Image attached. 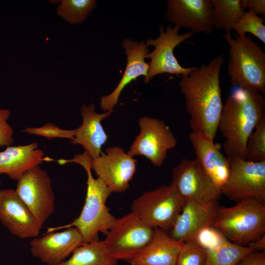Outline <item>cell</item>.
I'll return each mask as SVG.
<instances>
[{
	"label": "cell",
	"instance_id": "cell-1",
	"mask_svg": "<svg viewBox=\"0 0 265 265\" xmlns=\"http://www.w3.org/2000/svg\"><path fill=\"white\" fill-rule=\"evenodd\" d=\"M224 61L223 54L218 55L208 64L194 67L189 74L181 76L178 82L192 132L212 140L216 134L223 105L220 74Z\"/></svg>",
	"mask_w": 265,
	"mask_h": 265
},
{
	"label": "cell",
	"instance_id": "cell-2",
	"mask_svg": "<svg viewBox=\"0 0 265 265\" xmlns=\"http://www.w3.org/2000/svg\"><path fill=\"white\" fill-rule=\"evenodd\" d=\"M265 100L261 94L238 88L223 105L218 129L225 139L223 148L227 156L245 159L250 135L265 117Z\"/></svg>",
	"mask_w": 265,
	"mask_h": 265
},
{
	"label": "cell",
	"instance_id": "cell-3",
	"mask_svg": "<svg viewBox=\"0 0 265 265\" xmlns=\"http://www.w3.org/2000/svg\"><path fill=\"white\" fill-rule=\"evenodd\" d=\"M91 159L85 152L70 159V162L80 164L86 171L87 190L85 203L80 215L70 224L62 227L76 228L81 234L84 243L99 240V233L106 235L117 220L106 205V200L112 191L100 178L93 177Z\"/></svg>",
	"mask_w": 265,
	"mask_h": 265
},
{
	"label": "cell",
	"instance_id": "cell-4",
	"mask_svg": "<svg viewBox=\"0 0 265 265\" xmlns=\"http://www.w3.org/2000/svg\"><path fill=\"white\" fill-rule=\"evenodd\" d=\"M229 46L228 74L231 84L265 94V53L250 37L222 34Z\"/></svg>",
	"mask_w": 265,
	"mask_h": 265
},
{
	"label": "cell",
	"instance_id": "cell-5",
	"mask_svg": "<svg viewBox=\"0 0 265 265\" xmlns=\"http://www.w3.org/2000/svg\"><path fill=\"white\" fill-rule=\"evenodd\" d=\"M212 226L229 241L246 246L265 233V203L244 199L232 207L217 208Z\"/></svg>",
	"mask_w": 265,
	"mask_h": 265
},
{
	"label": "cell",
	"instance_id": "cell-6",
	"mask_svg": "<svg viewBox=\"0 0 265 265\" xmlns=\"http://www.w3.org/2000/svg\"><path fill=\"white\" fill-rule=\"evenodd\" d=\"M172 184L144 192L135 199L131 212L150 226L168 232L185 203Z\"/></svg>",
	"mask_w": 265,
	"mask_h": 265
},
{
	"label": "cell",
	"instance_id": "cell-7",
	"mask_svg": "<svg viewBox=\"0 0 265 265\" xmlns=\"http://www.w3.org/2000/svg\"><path fill=\"white\" fill-rule=\"evenodd\" d=\"M154 230L131 212L117 219L103 241L110 256L117 261L129 263L150 242Z\"/></svg>",
	"mask_w": 265,
	"mask_h": 265
},
{
	"label": "cell",
	"instance_id": "cell-8",
	"mask_svg": "<svg viewBox=\"0 0 265 265\" xmlns=\"http://www.w3.org/2000/svg\"><path fill=\"white\" fill-rule=\"evenodd\" d=\"M227 158L229 175L220 189L221 195L237 203L251 198L265 203V160L254 162L237 155Z\"/></svg>",
	"mask_w": 265,
	"mask_h": 265
},
{
	"label": "cell",
	"instance_id": "cell-9",
	"mask_svg": "<svg viewBox=\"0 0 265 265\" xmlns=\"http://www.w3.org/2000/svg\"><path fill=\"white\" fill-rule=\"evenodd\" d=\"M159 34L155 39H147L146 45L154 47V50L145 56L150 59L149 69L144 82L148 83L155 76L167 73L177 76L189 74L194 67L185 68L178 62L174 54L175 48L179 44L190 38L194 34L188 31L179 34L181 28L178 26L168 25L164 30L159 25Z\"/></svg>",
	"mask_w": 265,
	"mask_h": 265
},
{
	"label": "cell",
	"instance_id": "cell-10",
	"mask_svg": "<svg viewBox=\"0 0 265 265\" xmlns=\"http://www.w3.org/2000/svg\"><path fill=\"white\" fill-rule=\"evenodd\" d=\"M17 194L42 226L54 211L52 181L39 165L27 171L18 181Z\"/></svg>",
	"mask_w": 265,
	"mask_h": 265
},
{
	"label": "cell",
	"instance_id": "cell-11",
	"mask_svg": "<svg viewBox=\"0 0 265 265\" xmlns=\"http://www.w3.org/2000/svg\"><path fill=\"white\" fill-rule=\"evenodd\" d=\"M140 132L127 152L132 157H146L155 166H160L167 151L174 148L177 139L165 122L144 116L139 120Z\"/></svg>",
	"mask_w": 265,
	"mask_h": 265
},
{
	"label": "cell",
	"instance_id": "cell-12",
	"mask_svg": "<svg viewBox=\"0 0 265 265\" xmlns=\"http://www.w3.org/2000/svg\"><path fill=\"white\" fill-rule=\"evenodd\" d=\"M185 200L203 204L216 203L220 189L214 184L196 159H183L172 171V183Z\"/></svg>",
	"mask_w": 265,
	"mask_h": 265
},
{
	"label": "cell",
	"instance_id": "cell-13",
	"mask_svg": "<svg viewBox=\"0 0 265 265\" xmlns=\"http://www.w3.org/2000/svg\"><path fill=\"white\" fill-rule=\"evenodd\" d=\"M137 160L123 148L107 147L90 162L93 169L112 192L121 193L129 187V183L136 171Z\"/></svg>",
	"mask_w": 265,
	"mask_h": 265
},
{
	"label": "cell",
	"instance_id": "cell-14",
	"mask_svg": "<svg viewBox=\"0 0 265 265\" xmlns=\"http://www.w3.org/2000/svg\"><path fill=\"white\" fill-rule=\"evenodd\" d=\"M165 18L174 26L195 33L211 34L214 29L212 0H168Z\"/></svg>",
	"mask_w": 265,
	"mask_h": 265
},
{
	"label": "cell",
	"instance_id": "cell-15",
	"mask_svg": "<svg viewBox=\"0 0 265 265\" xmlns=\"http://www.w3.org/2000/svg\"><path fill=\"white\" fill-rule=\"evenodd\" d=\"M0 221L22 239L37 237L42 228L15 189L0 190Z\"/></svg>",
	"mask_w": 265,
	"mask_h": 265
},
{
	"label": "cell",
	"instance_id": "cell-16",
	"mask_svg": "<svg viewBox=\"0 0 265 265\" xmlns=\"http://www.w3.org/2000/svg\"><path fill=\"white\" fill-rule=\"evenodd\" d=\"M84 243L82 236L75 227L58 232H50L30 241L32 255L47 265H58Z\"/></svg>",
	"mask_w": 265,
	"mask_h": 265
},
{
	"label": "cell",
	"instance_id": "cell-17",
	"mask_svg": "<svg viewBox=\"0 0 265 265\" xmlns=\"http://www.w3.org/2000/svg\"><path fill=\"white\" fill-rule=\"evenodd\" d=\"M217 209L216 203L203 204L192 199L186 200L174 224L167 233L178 241L194 240L200 230L212 225Z\"/></svg>",
	"mask_w": 265,
	"mask_h": 265
},
{
	"label": "cell",
	"instance_id": "cell-18",
	"mask_svg": "<svg viewBox=\"0 0 265 265\" xmlns=\"http://www.w3.org/2000/svg\"><path fill=\"white\" fill-rule=\"evenodd\" d=\"M122 46L127 55L126 69L115 89L109 94L101 98L100 106L104 112L113 111L125 87L141 76L145 78L149 69V64L145 61V56L149 50L145 42L125 39Z\"/></svg>",
	"mask_w": 265,
	"mask_h": 265
},
{
	"label": "cell",
	"instance_id": "cell-19",
	"mask_svg": "<svg viewBox=\"0 0 265 265\" xmlns=\"http://www.w3.org/2000/svg\"><path fill=\"white\" fill-rule=\"evenodd\" d=\"M95 105L92 103L86 106L83 105L80 108L82 118L81 125L75 130L74 139L71 141L73 145L82 146L85 152L92 159L99 157L102 153V148L107 140V135L101 122L109 117L113 111L98 113L95 111Z\"/></svg>",
	"mask_w": 265,
	"mask_h": 265
},
{
	"label": "cell",
	"instance_id": "cell-20",
	"mask_svg": "<svg viewBox=\"0 0 265 265\" xmlns=\"http://www.w3.org/2000/svg\"><path fill=\"white\" fill-rule=\"evenodd\" d=\"M189 138L196 159L214 184L220 189L229 175L230 163L213 142L205 135L191 132Z\"/></svg>",
	"mask_w": 265,
	"mask_h": 265
},
{
	"label": "cell",
	"instance_id": "cell-21",
	"mask_svg": "<svg viewBox=\"0 0 265 265\" xmlns=\"http://www.w3.org/2000/svg\"><path fill=\"white\" fill-rule=\"evenodd\" d=\"M44 156L37 142L7 147L0 152V174L18 181L27 171L45 160Z\"/></svg>",
	"mask_w": 265,
	"mask_h": 265
},
{
	"label": "cell",
	"instance_id": "cell-22",
	"mask_svg": "<svg viewBox=\"0 0 265 265\" xmlns=\"http://www.w3.org/2000/svg\"><path fill=\"white\" fill-rule=\"evenodd\" d=\"M183 243L171 238L167 232L156 228L150 242L129 263L131 265H176Z\"/></svg>",
	"mask_w": 265,
	"mask_h": 265
},
{
	"label": "cell",
	"instance_id": "cell-23",
	"mask_svg": "<svg viewBox=\"0 0 265 265\" xmlns=\"http://www.w3.org/2000/svg\"><path fill=\"white\" fill-rule=\"evenodd\" d=\"M107 252L103 240L84 242L58 265H117Z\"/></svg>",
	"mask_w": 265,
	"mask_h": 265
},
{
	"label": "cell",
	"instance_id": "cell-24",
	"mask_svg": "<svg viewBox=\"0 0 265 265\" xmlns=\"http://www.w3.org/2000/svg\"><path fill=\"white\" fill-rule=\"evenodd\" d=\"M213 26L215 30L231 34L234 26L244 15L245 10L240 0H212Z\"/></svg>",
	"mask_w": 265,
	"mask_h": 265
},
{
	"label": "cell",
	"instance_id": "cell-25",
	"mask_svg": "<svg viewBox=\"0 0 265 265\" xmlns=\"http://www.w3.org/2000/svg\"><path fill=\"white\" fill-rule=\"evenodd\" d=\"M253 251L247 246L238 245L226 239L218 246L207 250L204 265H236L242 257Z\"/></svg>",
	"mask_w": 265,
	"mask_h": 265
},
{
	"label": "cell",
	"instance_id": "cell-26",
	"mask_svg": "<svg viewBox=\"0 0 265 265\" xmlns=\"http://www.w3.org/2000/svg\"><path fill=\"white\" fill-rule=\"evenodd\" d=\"M57 14L70 24L84 22L97 5L95 0H61Z\"/></svg>",
	"mask_w": 265,
	"mask_h": 265
},
{
	"label": "cell",
	"instance_id": "cell-27",
	"mask_svg": "<svg viewBox=\"0 0 265 265\" xmlns=\"http://www.w3.org/2000/svg\"><path fill=\"white\" fill-rule=\"evenodd\" d=\"M245 159L254 162L265 160V117L260 121L248 138Z\"/></svg>",
	"mask_w": 265,
	"mask_h": 265
},
{
	"label": "cell",
	"instance_id": "cell-28",
	"mask_svg": "<svg viewBox=\"0 0 265 265\" xmlns=\"http://www.w3.org/2000/svg\"><path fill=\"white\" fill-rule=\"evenodd\" d=\"M265 19L262 18L254 11L249 9L245 11L242 17L234 26V30L238 36H243L250 33L265 43Z\"/></svg>",
	"mask_w": 265,
	"mask_h": 265
},
{
	"label": "cell",
	"instance_id": "cell-29",
	"mask_svg": "<svg viewBox=\"0 0 265 265\" xmlns=\"http://www.w3.org/2000/svg\"><path fill=\"white\" fill-rule=\"evenodd\" d=\"M207 250L201 247L195 240H189L182 245L176 265H204Z\"/></svg>",
	"mask_w": 265,
	"mask_h": 265
},
{
	"label": "cell",
	"instance_id": "cell-30",
	"mask_svg": "<svg viewBox=\"0 0 265 265\" xmlns=\"http://www.w3.org/2000/svg\"><path fill=\"white\" fill-rule=\"evenodd\" d=\"M29 134L38 135L49 140L53 138H67L74 139L75 130L62 129L53 124L47 123L40 127L26 128L22 130Z\"/></svg>",
	"mask_w": 265,
	"mask_h": 265
},
{
	"label": "cell",
	"instance_id": "cell-31",
	"mask_svg": "<svg viewBox=\"0 0 265 265\" xmlns=\"http://www.w3.org/2000/svg\"><path fill=\"white\" fill-rule=\"evenodd\" d=\"M225 239L221 232L212 225L200 230L194 239L198 245L206 250L218 246Z\"/></svg>",
	"mask_w": 265,
	"mask_h": 265
},
{
	"label": "cell",
	"instance_id": "cell-32",
	"mask_svg": "<svg viewBox=\"0 0 265 265\" xmlns=\"http://www.w3.org/2000/svg\"><path fill=\"white\" fill-rule=\"evenodd\" d=\"M11 111L7 109L0 108V146L8 147L14 142V131L8 123Z\"/></svg>",
	"mask_w": 265,
	"mask_h": 265
},
{
	"label": "cell",
	"instance_id": "cell-33",
	"mask_svg": "<svg viewBox=\"0 0 265 265\" xmlns=\"http://www.w3.org/2000/svg\"><path fill=\"white\" fill-rule=\"evenodd\" d=\"M236 265H265V252H250L242 257Z\"/></svg>",
	"mask_w": 265,
	"mask_h": 265
},
{
	"label": "cell",
	"instance_id": "cell-34",
	"mask_svg": "<svg viewBox=\"0 0 265 265\" xmlns=\"http://www.w3.org/2000/svg\"><path fill=\"white\" fill-rule=\"evenodd\" d=\"M241 4L244 9L248 8L257 15L260 14L265 17V0H240Z\"/></svg>",
	"mask_w": 265,
	"mask_h": 265
},
{
	"label": "cell",
	"instance_id": "cell-35",
	"mask_svg": "<svg viewBox=\"0 0 265 265\" xmlns=\"http://www.w3.org/2000/svg\"><path fill=\"white\" fill-rule=\"evenodd\" d=\"M247 246L254 251H264L265 250V235L256 240L250 242Z\"/></svg>",
	"mask_w": 265,
	"mask_h": 265
},
{
	"label": "cell",
	"instance_id": "cell-36",
	"mask_svg": "<svg viewBox=\"0 0 265 265\" xmlns=\"http://www.w3.org/2000/svg\"><path fill=\"white\" fill-rule=\"evenodd\" d=\"M1 181L0 180V186H1Z\"/></svg>",
	"mask_w": 265,
	"mask_h": 265
}]
</instances>
